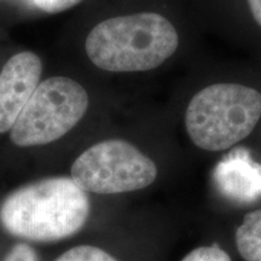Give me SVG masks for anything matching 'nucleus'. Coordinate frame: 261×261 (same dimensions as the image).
<instances>
[{"label": "nucleus", "instance_id": "1", "mask_svg": "<svg viewBox=\"0 0 261 261\" xmlns=\"http://www.w3.org/2000/svg\"><path fill=\"white\" fill-rule=\"evenodd\" d=\"M90 198L71 178L52 177L11 192L0 205L6 232L34 242H56L77 233L90 215Z\"/></svg>", "mask_w": 261, "mask_h": 261}, {"label": "nucleus", "instance_id": "2", "mask_svg": "<svg viewBox=\"0 0 261 261\" xmlns=\"http://www.w3.org/2000/svg\"><path fill=\"white\" fill-rule=\"evenodd\" d=\"M174 25L156 12L108 18L87 35L85 51L102 70L133 73L151 70L177 51Z\"/></svg>", "mask_w": 261, "mask_h": 261}, {"label": "nucleus", "instance_id": "3", "mask_svg": "<svg viewBox=\"0 0 261 261\" xmlns=\"http://www.w3.org/2000/svg\"><path fill=\"white\" fill-rule=\"evenodd\" d=\"M261 119V93L238 84H215L191 98L185 127L205 151H223L247 138Z\"/></svg>", "mask_w": 261, "mask_h": 261}, {"label": "nucleus", "instance_id": "4", "mask_svg": "<svg viewBox=\"0 0 261 261\" xmlns=\"http://www.w3.org/2000/svg\"><path fill=\"white\" fill-rule=\"evenodd\" d=\"M89 94L68 76H51L38 85L11 128L10 138L21 148L56 142L81 121Z\"/></svg>", "mask_w": 261, "mask_h": 261}, {"label": "nucleus", "instance_id": "5", "mask_svg": "<svg viewBox=\"0 0 261 261\" xmlns=\"http://www.w3.org/2000/svg\"><path fill=\"white\" fill-rule=\"evenodd\" d=\"M70 173L84 191L115 195L150 187L158 178V167L129 142L108 139L85 150Z\"/></svg>", "mask_w": 261, "mask_h": 261}, {"label": "nucleus", "instance_id": "6", "mask_svg": "<svg viewBox=\"0 0 261 261\" xmlns=\"http://www.w3.org/2000/svg\"><path fill=\"white\" fill-rule=\"evenodd\" d=\"M41 74L42 62L33 51L18 52L6 61L0 71V133L14 127Z\"/></svg>", "mask_w": 261, "mask_h": 261}, {"label": "nucleus", "instance_id": "7", "mask_svg": "<svg viewBox=\"0 0 261 261\" xmlns=\"http://www.w3.org/2000/svg\"><path fill=\"white\" fill-rule=\"evenodd\" d=\"M214 180L224 195L249 202L261 197V165L244 149H237L219 162Z\"/></svg>", "mask_w": 261, "mask_h": 261}, {"label": "nucleus", "instance_id": "8", "mask_svg": "<svg viewBox=\"0 0 261 261\" xmlns=\"http://www.w3.org/2000/svg\"><path fill=\"white\" fill-rule=\"evenodd\" d=\"M236 247L246 261H261V210L253 211L243 218L237 227Z\"/></svg>", "mask_w": 261, "mask_h": 261}, {"label": "nucleus", "instance_id": "9", "mask_svg": "<svg viewBox=\"0 0 261 261\" xmlns=\"http://www.w3.org/2000/svg\"><path fill=\"white\" fill-rule=\"evenodd\" d=\"M55 261H117L106 250L93 246H77L58 256Z\"/></svg>", "mask_w": 261, "mask_h": 261}, {"label": "nucleus", "instance_id": "10", "mask_svg": "<svg viewBox=\"0 0 261 261\" xmlns=\"http://www.w3.org/2000/svg\"><path fill=\"white\" fill-rule=\"evenodd\" d=\"M181 261H232L228 254L218 244L198 247L191 250Z\"/></svg>", "mask_w": 261, "mask_h": 261}, {"label": "nucleus", "instance_id": "11", "mask_svg": "<svg viewBox=\"0 0 261 261\" xmlns=\"http://www.w3.org/2000/svg\"><path fill=\"white\" fill-rule=\"evenodd\" d=\"M84 0H33L39 10L46 14H60L74 6L79 5Z\"/></svg>", "mask_w": 261, "mask_h": 261}, {"label": "nucleus", "instance_id": "12", "mask_svg": "<svg viewBox=\"0 0 261 261\" xmlns=\"http://www.w3.org/2000/svg\"><path fill=\"white\" fill-rule=\"evenodd\" d=\"M3 261H40V259L29 244L17 243Z\"/></svg>", "mask_w": 261, "mask_h": 261}, {"label": "nucleus", "instance_id": "13", "mask_svg": "<svg viewBox=\"0 0 261 261\" xmlns=\"http://www.w3.org/2000/svg\"><path fill=\"white\" fill-rule=\"evenodd\" d=\"M248 4H249L254 19L261 27V0H248Z\"/></svg>", "mask_w": 261, "mask_h": 261}]
</instances>
